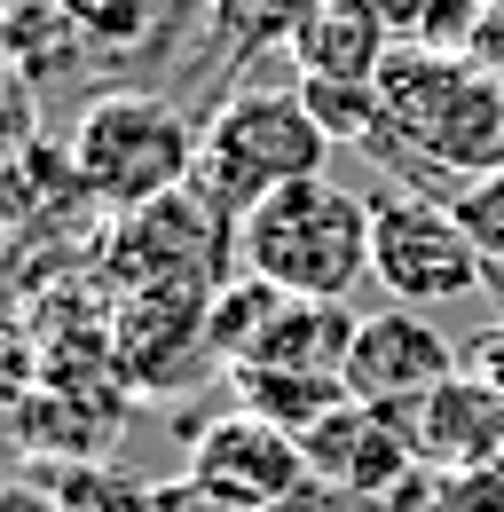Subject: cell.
<instances>
[{"instance_id":"9c48e42d","label":"cell","mask_w":504,"mask_h":512,"mask_svg":"<svg viewBox=\"0 0 504 512\" xmlns=\"http://www.w3.org/2000/svg\"><path fill=\"white\" fill-rule=\"evenodd\" d=\"M197 347L213 355V339H205V292H126L119 300L126 386H166Z\"/></svg>"},{"instance_id":"3957f363","label":"cell","mask_w":504,"mask_h":512,"mask_svg":"<svg viewBox=\"0 0 504 512\" xmlns=\"http://www.w3.org/2000/svg\"><path fill=\"white\" fill-rule=\"evenodd\" d=\"M71 182L111 205V213H134L150 197L197 182V127L166 95H95L79 119H71Z\"/></svg>"},{"instance_id":"ac0fdd59","label":"cell","mask_w":504,"mask_h":512,"mask_svg":"<svg viewBox=\"0 0 504 512\" xmlns=\"http://www.w3.org/2000/svg\"><path fill=\"white\" fill-rule=\"evenodd\" d=\"M426 512H504V457L457 465V473H426Z\"/></svg>"},{"instance_id":"5bb4252c","label":"cell","mask_w":504,"mask_h":512,"mask_svg":"<svg viewBox=\"0 0 504 512\" xmlns=\"http://www.w3.org/2000/svg\"><path fill=\"white\" fill-rule=\"evenodd\" d=\"M229 386H237V410H260L276 418L284 434H315L339 402H347V379H308V371H268V363H229Z\"/></svg>"},{"instance_id":"7a4b0ae2","label":"cell","mask_w":504,"mask_h":512,"mask_svg":"<svg viewBox=\"0 0 504 512\" xmlns=\"http://www.w3.org/2000/svg\"><path fill=\"white\" fill-rule=\"evenodd\" d=\"M323 150H331V134H323V119L308 111L300 87L292 95L284 87H237L197 127V190L245 221L252 205H268L276 190L315 182Z\"/></svg>"},{"instance_id":"52a82bcc","label":"cell","mask_w":504,"mask_h":512,"mask_svg":"<svg viewBox=\"0 0 504 512\" xmlns=\"http://www.w3.org/2000/svg\"><path fill=\"white\" fill-rule=\"evenodd\" d=\"M308 442L315 481L331 489H355V497H394L426 473V442H418V410H394V402H339Z\"/></svg>"},{"instance_id":"2e32d148","label":"cell","mask_w":504,"mask_h":512,"mask_svg":"<svg viewBox=\"0 0 504 512\" xmlns=\"http://www.w3.org/2000/svg\"><path fill=\"white\" fill-rule=\"evenodd\" d=\"M150 16H158V0H63V24L95 48H134L150 32Z\"/></svg>"},{"instance_id":"6da1fadb","label":"cell","mask_w":504,"mask_h":512,"mask_svg":"<svg viewBox=\"0 0 504 512\" xmlns=\"http://www.w3.org/2000/svg\"><path fill=\"white\" fill-rule=\"evenodd\" d=\"M237 260L284 300H347L371 276V197L331 174L292 182L237 221Z\"/></svg>"},{"instance_id":"ba28073f","label":"cell","mask_w":504,"mask_h":512,"mask_svg":"<svg viewBox=\"0 0 504 512\" xmlns=\"http://www.w3.org/2000/svg\"><path fill=\"white\" fill-rule=\"evenodd\" d=\"M441 379H457V347L441 339V323H426V308H378L355 323V347H347V394L355 402L418 410Z\"/></svg>"},{"instance_id":"ffe728a7","label":"cell","mask_w":504,"mask_h":512,"mask_svg":"<svg viewBox=\"0 0 504 512\" xmlns=\"http://www.w3.org/2000/svg\"><path fill=\"white\" fill-rule=\"evenodd\" d=\"M150 512H300V505H237V497L205 489L197 473H174V481H150Z\"/></svg>"},{"instance_id":"9a60e30c","label":"cell","mask_w":504,"mask_h":512,"mask_svg":"<svg viewBox=\"0 0 504 512\" xmlns=\"http://www.w3.org/2000/svg\"><path fill=\"white\" fill-rule=\"evenodd\" d=\"M300 95H308V111L323 119L331 142H378V87L371 79H300Z\"/></svg>"},{"instance_id":"e0dca14e","label":"cell","mask_w":504,"mask_h":512,"mask_svg":"<svg viewBox=\"0 0 504 512\" xmlns=\"http://www.w3.org/2000/svg\"><path fill=\"white\" fill-rule=\"evenodd\" d=\"M449 213L465 221V237H473V253L504 268V174H473L465 190L449 197Z\"/></svg>"},{"instance_id":"7c38bea8","label":"cell","mask_w":504,"mask_h":512,"mask_svg":"<svg viewBox=\"0 0 504 512\" xmlns=\"http://www.w3.org/2000/svg\"><path fill=\"white\" fill-rule=\"evenodd\" d=\"M347 300H276V316L260 323L237 363H268V371H308V379H347V347H355Z\"/></svg>"},{"instance_id":"5b68a950","label":"cell","mask_w":504,"mask_h":512,"mask_svg":"<svg viewBox=\"0 0 504 512\" xmlns=\"http://www.w3.org/2000/svg\"><path fill=\"white\" fill-rule=\"evenodd\" d=\"M371 276L386 284L394 308H449L489 276V260L473 253L449 205L418 190H386L371 197Z\"/></svg>"},{"instance_id":"d6986e66","label":"cell","mask_w":504,"mask_h":512,"mask_svg":"<svg viewBox=\"0 0 504 512\" xmlns=\"http://www.w3.org/2000/svg\"><path fill=\"white\" fill-rule=\"evenodd\" d=\"M56 512H150V489H126L103 465H87V473H71L56 489Z\"/></svg>"},{"instance_id":"30bf717a","label":"cell","mask_w":504,"mask_h":512,"mask_svg":"<svg viewBox=\"0 0 504 512\" xmlns=\"http://www.w3.org/2000/svg\"><path fill=\"white\" fill-rule=\"evenodd\" d=\"M418 442H426V473H457V465L504 457V394L481 371L441 379L418 402Z\"/></svg>"},{"instance_id":"7402d4cb","label":"cell","mask_w":504,"mask_h":512,"mask_svg":"<svg viewBox=\"0 0 504 512\" xmlns=\"http://www.w3.org/2000/svg\"><path fill=\"white\" fill-rule=\"evenodd\" d=\"M8 71L16 64H8V8H0V79H8Z\"/></svg>"},{"instance_id":"44dd1931","label":"cell","mask_w":504,"mask_h":512,"mask_svg":"<svg viewBox=\"0 0 504 512\" xmlns=\"http://www.w3.org/2000/svg\"><path fill=\"white\" fill-rule=\"evenodd\" d=\"M465 56L489 71V79L504 71V8H481V16H473V40H465Z\"/></svg>"},{"instance_id":"8fae6325","label":"cell","mask_w":504,"mask_h":512,"mask_svg":"<svg viewBox=\"0 0 504 512\" xmlns=\"http://www.w3.org/2000/svg\"><path fill=\"white\" fill-rule=\"evenodd\" d=\"M300 79H378L386 64V16L378 0H308L292 16Z\"/></svg>"},{"instance_id":"277c9868","label":"cell","mask_w":504,"mask_h":512,"mask_svg":"<svg viewBox=\"0 0 504 512\" xmlns=\"http://www.w3.org/2000/svg\"><path fill=\"white\" fill-rule=\"evenodd\" d=\"M229 253H237V213L213 205L197 182L119 213V229L103 245V260H111V276L126 292H205V300L229 284L221 276Z\"/></svg>"},{"instance_id":"4fadbf2b","label":"cell","mask_w":504,"mask_h":512,"mask_svg":"<svg viewBox=\"0 0 504 512\" xmlns=\"http://www.w3.org/2000/svg\"><path fill=\"white\" fill-rule=\"evenodd\" d=\"M418 150L434 166H449V174H465V182L473 174H504V79H489L473 64L465 87L441 103V119L418 134Z\"/></svg>"},{"instance_id":"8992f818","label":"cell","mask_w":504,"mask_h":512,"mask_svg":"<svg viewBox=\"0 0 504 512\" xmlns=\"http://www.w3.org/2000/svg\"><path fill=\"white\" fill-rule=\"evenodd\" d=\"M189 473H197L205 489L237 497V505H300L308 481H315L308 442L284 434V426L260 418V410H221V418H205L197 442H189Z\"/></svg>"}]
</instances>
